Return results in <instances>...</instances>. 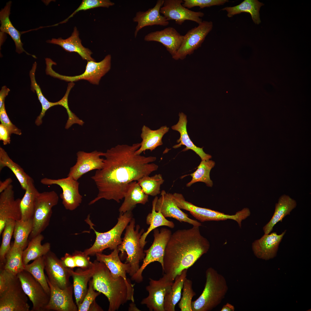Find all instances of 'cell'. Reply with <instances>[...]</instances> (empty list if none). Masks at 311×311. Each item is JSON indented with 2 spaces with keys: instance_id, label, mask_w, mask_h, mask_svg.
I'll return each mask as SVG.
<instances>
[{
  "instance_id": "cell-1",
  "label": "cell",
  "mask_w": 311,
  "mask_h": 311,
  "mask_svg": "<svg viewBox=\"0 0 311 311\" xmlns=\"http://www.w3.org/2000/svg\"><path fill=\"white\" fill-rule=\"evenodd\" d=\"M140 146V143L131 145H118L105 152H102L101 156L105 157L103 167L96 170L91 177L95 183L98 193L89 205L103 198L120 202L124 198L130 182L137 181L158 169V165L150 163L156 160V157L136 153Z\"/></svg>"
},
{
  "instance_id": "cell-2",
  "label": "cell",
  "mask_w": 311,
  "mask_h": 311,
  "mask_svg": "<svg viewBox=\"0 0 311 311\" xmlns=\"http://www.w3.org/2000/svg\"><path fill=\"white\" fill-rule=\"evenodd\" d=\"M210 247L208 240L201 235L199 226L176 231L165 249L163 272L174 281L184 270L188 269L207 253Z\"/></svg>"
},
{
  "instance_id": "cell-3",
  "label": "cell",
  "mask_w": 311,
  "mask_h": 311,
  "mask_svg": "<svg viewBox=\"0 0 311 311\" xmlns=\"http://www.w3.org/2000/svg\"><path fill=\"white\" fill-rule=\"evenodd\" d=\"M94 262L96 269L92 278L93 288L107 298L109 303L108 311L117 310L128 301L126 281L121 277L114 279L104 263L96 260Z\"/></svg>"
},
{
  "instance_id": "cell-4",
  "label": "cell",
  "mask_w": 311,
  "mask_h": 311,
  "mask_svg": "<svg viewBox=\"0 0 311 311\" xmlns=\"http://www.w3.org/2000/svg\"><path fill=\"white\" fill-rule=\"evenodd\" d=\"M206 282L203 292L192 301V311H210L216 308L224 298L228 287L224 276L212 267L206 271Z\"/></svg>"
},
{
  "instance_id": "cell-5",
  "label": "cell",
  "mask_w": 311,
  "mask_h": 311,
  "mask_svg": "<svg viewBox=\"0 0 311 311\" xmlns=\"http://www.w3.org/2000/svg\"><path fill=\"white\" fill-rule=\"evenodd\" d=\"M134 219L132 218L125 229L122 243L117 247L120 252L119 256L121 260H123L126 258L125 263L130 265L128 274L131 276L139 269L140 262L143 260L145 256L140 242L144 230L142 229L139 231L140 227L137 225L136 227Z\"/></svg>"
},
{
  "instance_id": "cell-6",
  "label": "cell",
  "mask_w": 311,
  "mask_h": 311,
  "mask_svg": "<svg viewBox=\"0 0 311 311\" xmlns=\"http://www.w3.org/2000/svg\"><path fill=\"white\" fill-rule=\"evenodd\" d=\"M132 218L131 211L120 213L116 225L111 229L105 232L96 231L92 226L93 223L88 217L86 222L93 229L96 234L95 241L93 245L83 251L87 255H93L97 253H102L105 249L109 248L115 249L122 242L121 236L124 230Z\"/></svg>"
},
{
  "instance_id": "cell-7",
  "label": "cell",
  "mask_w": 311,
  "mask_h": 311,
  "mask_svg": "<svg viewBox=\"0 0 311 311\" xmlns=\"http://www.w3.org/2000/svg\"><path fill=\"white\" fill-rule=\"evenodd\" d=\"M173 199L177 206L180 209L188 211L195 218L204 222L208 221H219L232 219L236 221L239 226H241L242 221L249 216V209L244 208L235 215H230L208 208L196 206L185 200L181 194L175 193L172 194Z\"/></svg>"
},
{
  "instance_id": "cell-8",
  "label": "cell",
  "mask_w": 311,
  "mask_h": 311,
  "mask_svg": "<svg viewBox=\"0 0 311 311\" xmlns=\"http://www.w3.org/2000/svg\"><path fill=\"white\" fill-rule=\"evenodd\" d=\"M58 200V196L54 191L39 193L33 217V228L30 235L31 239L41 234L48 226L52 208L57 204Z\"/></svg>"
},
{
  "instance_id": "cell-9",
  "label": "cell",
  "mask_w": 311,
  "mask_h": 311,
  "mask_svg": "<svg viewBox=\"0 0 311 311\" xmlns=\"http://www.w3.org/2000/svg\"><path fill=\"white\" fill-rule=\"evenodd\" d=\"M111 56L110 54L106 56L102 61L96 62L94 61H88L86 69L81 74L73 76L60 75L52 69L55 62L48 60L45 62V72L48 75L66 81L73 82L81 80H88L94 84L98 85L101 78L110 69Z\"/></svg>"
},
{
  "instance_id": "cell-10",
  "label": "cell",
  "mask_w": 311,
  "mask_h": 311,
  "mask_svg": "<svg viewBox=\"0 0 311 311\" xmlns=\"http://www.w3.org/2000/svg\"><path fill=\"white\" fill-rule=\"evenodd\" d=\"M154 240L153 243L147 250H144L145 254L143 263L138 270L132 276L131 279L138 283L143 280V272L146 267L150 263L158 261L163 267V259L165 249L172 234L169 229L162 228L160 231L157 228L153 230Z\"/></svg>"
},
{
  "instance_id": "cell-11",
  "label": "cell",
  "mask_w": 311,
  "mask_h": 311,
  "mask_svg": "<svg viewBox=\"0 0 311 311\" xmlns=\"http://www.w3.org/2000/svg\"><path fill=\"white\" fill-rule=\"evenodd\" d=\"M17 276L22 287L33 304L32 311H44L50 299V295L41 284L29 272L24 270Z\"/></svg>"
},
{
  "instance_id": "cell-12",
  "label": "cell",
  "mask_w": 311,
  "mask_h": 311,
  "mask_svg": "<svg viewBox=\"0 0 311 311\" xmlns=\"http://www.w3.org/2000/svg\"><path fill=\"white\" fill-rule=\"evenodd\" d=\"M149 279V285L146 287L148 295L142 300L141 304L145 305L150 311H165V297L170 290L173 281L164 273L158 280Z\"/></svg>"
},
{
  "instance_id": "cell-13",
  "label": "cell",
  "mask_w": 311,
  "mask_h": 311,
  "mask_svg": "<svg viewBox=\"0 0 311 311\" xmlns=\"http://www.w3.org/2000/svg\"><path fill=\"white\" fill-rule=\"evenodd\" d=\"M213 26L212 22L203 21L197 26L189 30L183 35L181 45L172 58L175 60H183L187 55L192 54L194 50L201 46Z\"/></svg>"
},
{
  "instance_id": "cell-14",
  "label": "cell",
  "mask_w": 311,
  "mask_h": 311,
  "mask_svg": "<svg viewBox=\"0 0 311 311\" xmlns=\"http://www.w3.org/2000/svg\"><path fill=\"white\" fill-rule=\"evenodd\" d=\"M40 182L44 185H56L60 186L62 191L60 197L67 210L73 211L81 203L82 196L79 192V183L70 177L57 179L45 177L41 180Z\"/></svg>"
},
{
  "instance_id": "cell-15",
  "label": "cell",
  "mask_w": 311,
  "mask_h": 311,
  "mask_svg": "<svg viewBox=\"0 0 311 311\" xmlns=\"http://www.w3.org/2000/svg\"><path fill=\"white\" fill-rule=\"evenodd\" d=\"M27 295L17 276L0 295V311H29Z\"/></svg>"
},
{
  "instance_id": "cell-16",
  "label": "cell",
  "mask_w": 311,
  "mask_h": 311,
  "mask_svg": "<svg viewBox=\"0 0 311 311\" xmlns=\"http://www.w3.org/2000/svg\"><path fill=\"white\" fill-rule=\"evenodd\" d=\"M120 251L117 248L113 250L109 254L106 255L102 253L96 254V260L104 263L109 270L112 277L117 279L120 277L123 278L126 281L128 288V301L134 302V284H132L127 278L126 274H128L130 265L123 263L121 261L119 253Z\"/></svg>"
},
{
  "instance_id": "cell-17",
  "label": "cell",
  "mask_w": 311,
  "mask_h": 311,
  "mask_svg": "<svg viewBox=\"0 0 311 311\" xmlns=\"http://www.w3.org/2000/svg\"><path fill=\"white\" fill-rule=\"evenodd\" d=\"M183 3L182 0H164L160 13L167 21L174 20L179 25L182 24L186 20L194 21L198 24L201 23L202 21L200 17H203L204 14L189 10L183 6Z\"/></svg>"
},
{
  "instance_id": "cell-18",
  "label": "cell",
  "mask_w": 311,
  "mask_h": 311,
  "mask_svg": "<svg viewBox=\"0 0 311 311\" xmlns=\"http://www.w3.org/2000/svg\"><path fill=\"white\" fill-rule=\"evenodd\" d=\"M45 262V270L50 281L61 289H64L71 285L70 268L65 267L60 259L50 250L43 256Z\"/></svg>"
},
{
  "instance_id": "cell-19",
  "label": "cell",
  "mask_w": 311,
  "mask_h": 311,
  "mask_svg": "<svg viewBox=\"0 0 311 311\" xmlns=\"http://www.w3.org/2000/svg\"><path fill=\"white\" fill-rule=\"evenodd\" d=\"M46 278L50 288V299L45 311H77L78 307L73 298V284L61 289L53 284Z\"/></svg>"
},
{
  "instance_id": "cell-20",
  "label": "cell",
  "mask_w": 311,
  "mask_h": 311,
  "mask_svg": "<svg viewBox=\"0 0 311 311\" xmlns=\"http://www.w3.org/2000/svg\"><path fill=\"white\" fill-rule=\"evenodd\" d=\"M21 199L14 197L13 186L11 184L0 194V235L6 221L10 219L15 221L21 219L20 207Z\"/></svg>"
},
{
  "instance_id": "cell-21",
  "label": "cell",
  "mask_w": 311,
  "mask_h": 311,
  "mask_svg": "<svg viewBox=\"0 0 311 311\" xmlns=\"http://www.w3.org/2000/svg\"><path fill=\"white\" fill-rule=\"evenodd\" d=\"M102 152L95 150L90 152L79 151L77 153V162L70 168L67 176L77 181L82 176L94 170L101 169L104 159L101 158Z\"/></svg>"
},
{
  "instance_id": "cell-22",
  "label": "cell",
  "mask_w": 311,
  "mask_h": 311,
  "mask_svg": "<svg viewBox=\"0 0 311 311\" xmlns=\"http://www.w3.org/2000/svg\"><path fill=\"white\" fill-rule=\"evenodd\" d=\"M161 196L156 204L155 209L156 211H160L165 218H173L180 222H185L194 226H201V223L190 218L187 214L177 206L173 199L172 194L162 190Z\"/></svg>"
},
{
  "instance_id": "cell-23",
  "label": "cell",
  "mask_w": 311,
  "mask_h": 311,
  "mask_svg": "<svg viewBox=\"0 0 311 311\" xmlns=\"http://www.w3.org/2000/svg\"><path fill=\"white\" fill-rule=\"evenodd\" d=\"M286 232L285 230L279 235L275 232L264 234L260 239L254 241L252 247L255 255L258 258L265 260L274 258Z\"/></svg>"
},
{
  "instance_id": "cell-24",
  "label": "cell",
  "mask_w": 311,
  "mask_h": 311,
  "mask_svg": "<svg viewBox=\"0 0 311 311\" xmlns=\"http://www.w3.org/2000/svg\"><path fill=\"white\" fill-rule=\"evenodd\" d=\"M183 37V36L181 35L174 28L169 27L147 34L144 39L146 41H155L161 43L173 58L179 49Z\"/></svg>"
},
{
  "instance_id": "cell-25",
  "label": "cell",
  "mask_w": 311,
  "mask_h": 311,
  "mask_svg": "<svg viewBox=\"0 0 311 311\" xmlns=\"http://www.w3.org/2000/svg\"><path fill=\"white\" fill-rule=\"evenodd\" d=\"M164 2V0H158L153 7L145 12L139 11L136 13L133 19L134 22L137 23L134 33L135 38L139 31L144 27L154 25L165 26L169 24L168 21L160 12Z\"/></svg>"
},
{
  "instance_id": "cell-26",
  "label": "cell",
  "mask_w": 311,
  "mask_h": 311,
  "mask_svg": "<svg viewBox=\"0 0 311 311\" xmlns=\"http://www.w3.org/2000/svg\"><path fill=\"white\" fill-rule=\"evenodd\" d=\"M94 263L93 265L87 269L79 268L74 271L73 269L70 268L71 276L73 279L76 304L77 307L83 301L88 290V284L96 271V265L94 261Z\"/></svg>"
},
{
  "instance_id": "cell-27",
  "label": "cell",
  "mask_w": 311,
  "mask_h": 311,
  "mask_svg": "<svg viewBox=\"0 0 311 311\" xmlns=\"http://www.w3.org/2000/svg\"><path fill=\"white\" fill-rule=\"evenodd\" d=\"M179 120L177 123L172 126V129L178 131L180 133V137L177 140L179 144L175 145L173 147L174 148H177L183 145L185 148L183 149V151H185L190 149L195 152L201 158L202 160H209L212 158V156L205 153L203 147L200 148L196 146L190 139L188 135L187 125V116L183 113H179Z\"/></svg>"
},
{
  "instance_id": "cell-28",
  "label": "cell",
  "mask_w": 311,
  "mask_h": 311,
  "mask_svg": "<svg viewBox=\"0 0 311 311\" xmlns=\"http://www.w3.org/2000/svg\"><path fill=\"white\" fill-rule=\"evenodd\" d=\"M79 34L77 28L75 26L71 35L69 37L63 39L60 37L58 39L52 38L47 40V43L58 45L67 52L77 53L84 60L87 61H95L91 57L92 52L89 49L83 46L81 40L79 37Z\"/></svg>"
},
{
  "instance_id": "cell-29",
  "label": "cell",
  "mask_w": 311,
  "mask_h": 311,
  "mask_svg": "<svg viewBox=\"0 0 311 311\" xmlns=\"http://www.w3.org/2000/svg\"><path fill=\"white\" fill-rule=\"evenodd\" d=\"M169 128L166 126L161 127L156 130H152L145 125L141 129V137L142 141L140 146L136 151L137 154L140 155L146 150L151 151L158 147L163 144L162 139L164 135L169 131Z\"/></svg>"
},
{
  "instance_id": "cell-30",
  "label": "cell",
  "mask_w": 311,
  "mask_h": 311,
  "mask_svg": "<svg viewBox=\"0 0 311 311\" xmlns=\"http://www.w3.org/2000/svg\"><path fill=\"white\" fill-rule=\"evenodd\" d=\"M297 206L296 201L289 196L284 194L279 198L275 206L274 214L269 221L263 227L265 234H270L274 226L278 222L289 215Z\"/></svg>"
},
{
  "instance_id": "cell-31",
  "label": "cell",
  "mask_w": 311,
  "mask_h": 311,
  "mask_svg": "<svg viewBox=\"0 0 311 311\" xmlns=\"http://www.w3.org/2000/svg\"><path fill=\"white\" fill-rule=\"evenodd\" d=\"M124 201L119 209L120 213L130 211L138 204H145L148 200V195L145 194L136 181L128 185L124 195Z\"/></svg>"
},
{
  "instance_id": "cell-32",
  "label": "cell",
  "mask_w": 311,
  "mask_h": 311,
  "mask_svg": "<svg viewBox=\"0 0 311 311\" xmlns=\"http://www.w3.org/2000/svg\"><path fill=\"white\" fill-rule=\"evenodd\" d=\"M12 1L7 2L4 7L0 12V20L1 26L0 28L1 32L6 33L9 34L14 40L16 48V52L18 54L23 52L28 55H31L34 58L36 57L29 54L25 51L23 48V43L21 41V34L13 26L9 18L10 14V9Z\"/></svg>"
},
{
  "instance_id": "cell-33",
  "label": "cell",
  "mask_w": 311,
  "mask_h": 311,
  "mask_svg": "<svg viewBox=\"0 0 311 311\" xmlns=\"http://www.w3.org/2000/svg\"><path fill=\"white\" fill-rule=\"evenodd\" d=\"M43 239L44 236L41 234L31 239L27 247L23 251L22 260L24 266L31 261L43 256L50 251V243L47 242L41 244Z\"/></svg>"
},
{
  "instance_id": "cell-34",
  "label": "cell",
  "mask_w": 311,
  "mask_h": 311,
  "mask_svg": "<svg viewBox=\"0 0 311 311\" xmlns=\"http://www.w3.org/2000/svg\"><path fill=\"white\" fill-rule=\"evenodd\" d=\"M264 5L257 0H244L238 5L225 7L221 10L227 12V16L229 18L242 12L249 13L250 14L254 22L258 24L261 22L259 14L260 8Z\"/></svg>"
},
{
  "instance_id": "cell-35",
  "label": "cell",
  "mask_w": 311,
  "mask_h": 311,
  "mask_svg": "<svg viewBox=\"0 0 311 311\" xmlns=\"http://www.w3.org/2000/svg\"><path fill=\"white\" fill-rule=\"evenodd\" d=\"M158 198V197L156 196L152 201L151 212L148 215L146 218L147 224L149 225V226L147 231L143 234L140 238V245L143 248L147 242L145 241L146 238L151 231L162 226H167L171 228H173L175 226L174 223L166 219L160 211H156L155 205Z\"/></svg>"
},
{
  "instance_id": "cell-36",
  "label": "cell",
  "mask_w": 311,
  "mask_h": 311,
  "mask_svg": "<svg viewBox=\"0 0 311 311\" xmlns=\"http://www.w3.org/2000/svg\"><path fill=\"white\" fill-rule=\"evenodd\" d=\"M187 269L184 270L175 277L170 291L166 295L164 301L165 311H175V306L181 298L184 282L187 276Z\"/></svg>"
},
{
  "instance_id": "cell-37",
  "label": "cell",
  "mask_w": 311,
  "mask_h": 311,
  "mask_svg": "<svg viewBox=\"0 0 311 311\" xmlns=\"http://www.w3.org/2000/svg\"><path fill=\"white\" fill-rule=\"evenodd\" d=\"M33 180H30L23 197L21 199L20 207L22 220L33 218L37 196L39 192L35 187Z\"/></svg>"
},
{
  "instance_id": "cell-38",
  "label": "cell",
  "mask_w": 311,
  "mask_h": 311,
  "mask_svg": "<svg viewBox=\"0 0 311 311\" xmlns=\"http://www.w3.org/2000/svg\"><path fill=\"white\" fill-rule=\"evenodd\" d=\"M5 167L9 168L14 173L18 181L22 188L25 190L32 178L18 164L14 162L9 157L6 152L0 147V171Z\"/></svg>"
},
{
  "instance_id": "cell-39",
  "label": "cell",
  "mask_w": 311,
  "mask_h": 311,
  "mask_svg": "<svg viewBox=\"0 0 311 311\" xmlns=\"http://www.w3.org/2000/svg\"><path fill=\"white\" fill-rule=\"evenodd\" d=\"M23 250L21 248L11 245L10 249L6 255L5 262L3 264L0 265V267L15 276L24 270V266L22 260Z\"/></svg>"
},
{
  "instance_id": "cell-40",
  "label": "cell",
  "mask_w": 311,
  "mask_h": 311,
  "mask_svg": "<svg viewBox=\"0 0 311 311\" xmlns=\"http://www.w3.org/2000/svg\"><path fill=\"white\" fill-rule=\"evenodd\" d=\"M33 226V218L25 221L22 219L16 221L13 234L14 242L12 245L14 246L24 250L28 245V239L32 231Z\"/></svg>"
},
{
  "instance_id": "cell-41",
  "label": "cell",
  "mask_w": 311,
  "mask_h": 311,
  "mask_svg": "<svg viewBox=\"0 0 311 311\" xmlns=\"http://www.w3.org/2000/svg\"><path fill=\"white\" fill-rule=\"evenodd\" d=\"M37 64L36 62L33 64L31 69L29 72V76L31 81V89L33 92L35 91L38 99L42 106L41 111L36 120L35 123L37 126H39L42 122V119L45 115L46 111L53 106L58 105V102H51L49 101L44 96L41 92V89L37 83L35 77V73Z\"/></svg>"
},
{
  "instance_id": "cell-42",
  "label": "cell",
  "mask_w": 311,
  "mask_h": 311,
  "mask_svg": "<svg viewBox=\"0 0 311 311\" xmlns=\"http://www.w3.org/2000/svg\"><path fill=\"white\" fill-rule=\"evenodd\" d=\"M215 165V162L211 160H202L196 170L190 174L192 179L187 184V187H190L195 183L201 182L205 183L208 187H212L213 183L210 179V174Z\"/></svg>"
},
{
  "instance_id": "cell-43",
  "label": "cell",
  "mask_w": 311,
  "mask_h": 311,
  "mask_svg": "<svg viewBox=\"0 0 311 311\" xmlns=\"http://www.w3.org/2000/svg\"><path fill=\"white\" fill-rule=\"evenodd\" d=\"M45 264L43 256L34 260L31 263L24 266V270L31 274L41 284L46 293L50 295V288L45 274Z\"/></svg>"
},
{
  "instance_id": "cell-44",
  "label": "cell",
  "mask_w": 311,
  "mask_h": 311,
  "mask_svg": "<svg viewBox=\"0 0 311 311\" xmlns=\"http://www.w3.org/2000/svg\"><path fill=\"white\" fill-rule=\"evenodd\" d=\"M137 181L145 194L155 196L160 193V186L164 180L162 175L158 174L152 177L144 176Z\"/></svg>"
},
{
  "instance_id": "cell-45",
  "label": "cell",
  "mask_w": 311,
  "mask_h": 311,
  "mask_svg": "<svg viewBox=\"0 0 311 311\" xmlns=\"http://www.w3.org/2000/svg\"><path fill=\"white\" fill-rule=\"evenodd\" d=\"M16 221L12 219L6 222L2 232V240L0 247V265L3 264L6 255L10 249L11 239L13 234Z\"/></svg>"
},
{
  "instance_id": "cell-46",
  "label": "cell",
  "mask_w": 311,
  "mask_h": 311,
  "mask_svg": "<svg viewBox=\"0 0 311 311\" xmlns=\"http://www.w3.org/2000/svg\"><path fill=\"white\" fill-rule=\"evenodd\" d=\"M192 281L186 278L183 283L182 297L178 304L181 311H192V299L196 295L192 289Z\"/></svg>"
},
{
  "instance_id": "cell-47",
  "label": "cell",
  "mask_w": 311,
  "mask_h": 311,
  "mask_svg": "<svg viewBox=\"0 0 311 311\" xmlns=\"http://www.w3.org/2000/svg\"><path fill=\"white\" fill-rule=\"evenodd\" d=\"M115 4V3L109 0H83L78 7L68 17L60 23L66 22L78 12L99 7L108 8Z\"/></svg>"
},
{
  "instance_id": "cell-48",
  "label": "cell",
  "mask_w": 311,
  "mask_h": 311,
  "mask_svg": "<svg viewBox=\"0 0 311 311\" xmlns=\"http://www.w3.org/2000/svg\"><path fill=\"white\" fill-rule=\"evenodd\" d=\"M93 288L92 279H90L88 283V287L87 293L80 305L78 307V311H88L90 308L94 301L96 298L101 293L96 292Z\"/></svg>"
},
{
  "instance_id": "cell-49",
  "label": "cell",
  "mask_w": 311,
  "mask_h": 311,
  "mask_svg": "<svg viewBox=\"0 0 311 311\" xmlns=\"http://www.w3.org/2000/svg\"><path fill=\"white\" fill-rule=\"evenodd\" d=\"M228 0H184L183 6L188 8L198 6L200 8L224 4Z\"/></svg>"
},
{
  "instance_id": "cell-50",
  "label": "cell",
  "mask_w": 311,
  "mask_h": 311,
  "mask_svg": "<svg viewBox=\"0 0 311 311\" xmlns=\"http://www.w3.org/2000/svg\"><path fill=\"white\" fill-rule=\"evenodd\" d=\"M72 255L77 267L86 270L91 268L94 264V262L90 261L89 256L83 252L75 251Z\"/></svg>"
},
{
  "instance_id": "cell-51",
  "label": "cell",
  "mask_w": 311,
  "mask_h": 311,
  "mask_svg": "<svg viewBox=\"0 0 311 311\" xmlns=\"http://www.w3.org/2000/svg\"><path fill=\"white\" fill-rule=\"evenodd\" d=\"M0 120L1 123L7 128L11 135L12 134L18 135L22 134L21 130L12 123L7 116L5 108L4 102L0 108Z\"/></svg>"
},
{
  "instance_id": "cell-52",
  "label": "cell",
  "mask_w": 311,
  "mask_h": 311,
  "mask_svg": "<svg viewBox=\"0 0 311 311\" xmlns=\"http://www.w3.org/2000/svg\"><path fill=\"white\" fill-rule=\"evenodd\" d=\"M15 276L0 267V295L6 291L12 282L16 278Z\"/></svg>"
},
{
  "instance_id": "cell-53",
  "label": "cell",
  "mask_w": 311,
  "mask_h": 311,
  "mask_svg": "<svg viewBox=\"0 0 311 311\" xmlns=\"http://www.w3.org/2000/svg\"><path fill=\"white\" fill-rule=\"evenodd\" d=\"M61 262L65 267L73 269L76 267L75 261L72 255L66 253L60 259Z\"/></svg>"
},
{
  "instance_id": "cell-54",
  "label": "cell",
  "mask_w": 311,
  "mask_h": 311,
  "mask_svg": "<svg viewBox=\"0 0 311 311\" xmlns=\"http://www.w3.org/2000/svg\"><path fill=\"white\" fill-rule=\"evenodd\" d=\"M9 132L6 127L3 124H0V140L2 141L4 145L10 143V136Z\"/></svg>"
},
{
  "instance_id": "cell-55",
  "label": "cell",
  "mask_w": 311,
  "mask_h": 311,
  "mask_svg": "<svg viewBox=\"0 0 311 311\" xmlns=\"http://www.w3.org/2000/svg\"><path fill=\"white\" fill-rule=\"evenodd\" d=\"M10 90L6 86H3L1 88L0 91V108L4 102V99L8 95Z\"/></svg>"
},
{
  "instance_id": "cell-56",
  "label": "cell",
  "mask_w": 311,
  "mask_h": 311,
  "mask_svg": "<svg viewBox=\"0 0 311 311\" xmlns=\"http://www.w3.org/2000/svg\"><path fill=\"white\" fill-rule=\"evenodd\" d=\"M12 180L11 178H8L5 179L4 181H0V193L2 192L8 186L11 184Z\"/></svg>"
},
{
  "instance_id": "cell-57",
  "label": "cell",
  "mask_w": 311,
  "mask_h": 311,
  "mask_svg": "<svg viewBox=\"0 0 311 311\" xmlns=\"http://www.w3.org/2000/svg\"><path fill=\"white\" fill-rule=\"evenodd\" d=\"M234 306L227 303L223 306L221 311H234Z\"/></svg>"
},
{
  "instance_id": "cell-58",
  "label": "cell",
  "mask_w": 311,
  "mask_h": 311,
  "mask_svg": "<svg viewBox=\"0 0 311 311\" xmlns=\"http://www.w3.org/2000/svg\"><path fill=\"white\" fill-rule=\"evenodd\" d=\"M89 311H102L103 310L95 301L91 305Z\"/></svg>"
},
{
  "instance_id": "cell-59",
  "label": "cell",
  "mask_w": 311,
  "mask_h": 311,
  "mask_svg": "<svg viewBox=\"0 0 311 311\" xmlns=\"http://www.w3.org/2000/svg\"><path fill=\"white\" fill-rule=\"evenodd\" d=\"M74 85H75V84L73 82H71L69 83L68 84V87H67V90L66 91V92H68L69 94V92H70L72 88L73 87ZM64 107L66 109L67 111L68 112V111H69L70 110L69 109V107L68 103H67V104L65 105V106Z\"/></svg>"
},
{
  "instance_id": "cell-60",
  "label": "cell",
  "mask_w": 311,
  "mask_h": 311,
  "mask_svg": "<svg viewBox=\"0 0 311 311\" xmlns=\"http://www.w3.org/2000/svg\"><path fill=\"white\" fill-rule=\"evenodd\" d=\"M132 302V301H131ZM129 311H141L136 306L134 302H132L129 305L128 308Z\"/></svg>"
}]
</instances>
